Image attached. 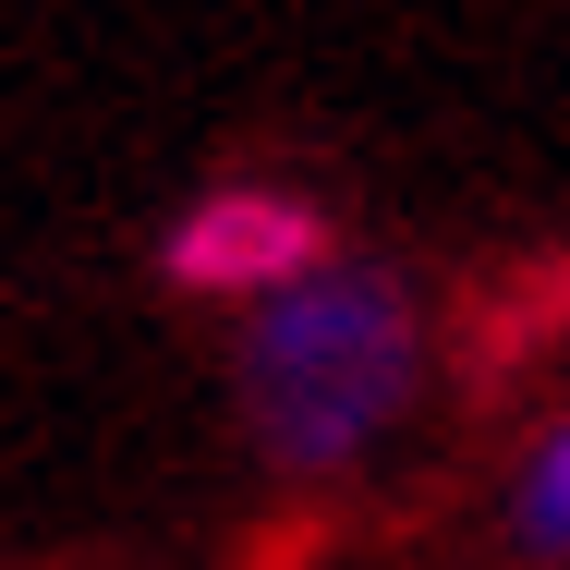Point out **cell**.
I'll list each match as a JSON object with an SVG mask.
<instances>
[{"mask_svg":"<svg viewBox=\"0 0 570 570\" xmlns=\"http://www.w3.org/2000/svg\"><path fill=\"white\" fill-rule=\"evenodd\" d=\"M425 401V292L389 255H328L316 279L243 304L230 413L267 473H352Z\"/></svg>","mask_w":570,"mask_h":570,"instance_id":"6da1fadb","label":"cell"},{"mask_svg":"<svg viewBox=\"0 0 570 570\" xmlns=\"http://www.w3.org/2000/svg\"><path fill=\"white\" fill-rule=\"evenodd\" d=\"M328 255H341L328 207L316 195H279V183H219V195H195L183 219L158 230L170 292H230V304H267V292L316 279Z\"/></svg>","mask_w":570,"mask_h":570,"instance_id":"7a4b0ae2","label":"cell"},{"mask_svg":"<svg viewBox=\"0 0 570 570\" xmlns=\"http://www.w3.org/2000/svg\"><path fill=\"white\" fill-rule=\"evenodd\" d=\"M498 534H510L534 570H570V413H559V425H534V450L510 461V485H498Z\"/></svg>","mask_w":570,"mask_h":570,"instance_id":"3957f363","label":"cell"}]
</instances>
